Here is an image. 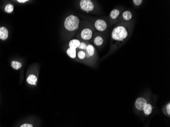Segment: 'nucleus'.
Instances as JSON below:
<instances>
[{
	"instance_id": "obj_1",
	"label": "nucleus",
	"mask_w": 170,
	"mask_h": 127,
	"mask_svg": "<svg viewBox=\"0 0 170 127\" xmlns=\"http://www.w3.org/2000/svg\"><path fill=\"white\" fill-rule=\"evenodd\" d=\"M129 32L124 26L119 25L113 29L112 33V38L113 40L117 42H123L129 36Z\"/></svg>"
},
{
	"instance_id": "obj_2",
	"label": "nucleus",
	"mask_w": 170,
	"mask_h": 127,
	"mask_svg": "<svg viewBox=\"0 0 170 127\" xmlns=\"http://www.w3.org/2000/svg\"><path fill=\"white\" fill-rule=\"evenodd\" d=\"M64 27L67 30L74 31L78 30L80 24V19L78 16L70 15L67 16L64 21Z\"/></svg>"
},
{
	"instance_id": "obj_3",
	"label": "nucleus",
	"mask_w": 170,
	"mask_h": 127,
	"mask_svg": "<svg viewBox=\"0 0 170 127\" xmlns=\"http://www.w3.org/2000/svg\"><path fill=\"white\" fill-rule=\"evenodd\" d=\"M80 7L83 11L89 12L94 9V5L90 0H82L80 2Z\"/></svg>"
},
{
	"instance_id": "obj_4",
	"label": "nucleus",
	"mask_w": 170,
	"mask_h": 127,
	"mask_svg": "<svg viewBox=\"0 0 170 127\" xmlns=\"http://www.w3.org/2000/svg\"><path fill=\"white\" fill-rule=\"evenodd\" d=\"M147 103L148 102L145 98L143 97H139L136 100L135 104L137 110L139 111H143Z\"/></svg>"
},
{
	"instance_id": "obj_5",
	"label": "nucleus",
	"mask_w": 170,
	"mask_h": 127,
	"mask_svg": "<svg viewBox=\"0 0 170 127\" xmlns=\"http://www.w3.org/2000/svg\"><path fill=\"white\" fill-rule=\"evenodd\" d=\"M94 26L97 30L100 32H103L106 29L108 25L106 21L99 19L95 22Z\"/></svg>"
},
{
	"instance_id": "obj_6",
	"label": "nucleus",
	"mask_w": 170,
	"mask_h": 127,
	"mask_svg": "<svg viewBox=\"0 0 170 127\" xmlns=\"http://www.w3.org/2000/svg\"><path fill=\"white\" fill-rule=\"evenodd\" d=\"M81 38L85 40H89L92 38L93 32L89 28H86L81 31L80 34Z\"/></svg>"
},
{
	"instance_id": "obj_7",
	"label": "nucleus",
	"mask_w": 170,
	"mask_h": 127,
	"mask_svg": "<svg viewBox=\"0 0 170 127\" xmlns=\"http://www.w3.org/2000/svg\"><path fill=\"white\" fill-rule=\"evenodd\" d=\"M8 37V31L4 27H0V39L5 40Z\"/></svg>"
},
{
	"instance_id": "obj_8",
	"label": "nucleus",
	"mask_w": 170,
	"mask_h": 127,
	"mask_svg": "<svg viewBox=\"0 0 170 127\" xmlns=\"http://www.w3.org/2000/svg\"><path fill=\"white\" fill-rule=\"evenodd\" d=\"M38 79L36 76L34 74H30L28 76V78L27 79V81L29 84L32 86H36Z\"/></svg>"
},
{
	"instance_id": "obj_9",
	"label": "nucleus",
	"mask_w": 170,
	"mask_h": 127,
	"mask_svg": "<svg viewBox=\"0 0 170 127\" xmlns=\"http://www.w3.org/2000/svg\"><path fill=\"white\" fill-rule=\"evenodd\" d=\"M80 42L78 39L71 40L69 42V48L76 49H78V46H80Z\"/></svg>"
},
{
	"instance_id": "obj_10",
	"label": "nucleus",
	"mask_w": 170,
	"mask_h": 127,
	"mask_svg": "<svg viewBox=\"0 0 170 127\" xmlns=\"http://www.w3.org/2000/svg\"><path fill=\"white\" fill-rule=\"evenodd\" d=\"M86 52L88 55V56H89V57H93L94 55L95 52L94 47L91 44H88L87 46Z\"/></svg>"
},
{
	"instance_id": "obj_11",
	"label": "nucleus",
	"mask_w": 170,
	"mask_h": 127,
	"mask_svg": "<svg viewBox=\"0 0 170 127\" xmlns=\"http://www.w3.org/2000/svg\"><path fill=\"white\" fill-rule=\"evenodd\" d=\"M152 110H153V107L151 104L147 103V105L145 107V108L144 109L143 111L146 116H149L150 114H151L152 112Z\"/></svg>"
},
{
	"instance_id": "obj_12",
	"label": "nucleus",
	"mask_w": 170,
	"mask_h": 127,
	"mask_svg": "<svg viewBox=\"0 0 170 127\" xmlns=\"http://www.w3.org/2000/svg\"><path fill=\"white\" fill-rule=\"evenodd\" d=\"M104 38L101 36H97L95 37L94 40V43L95 45L97 46H101L104 43Z\"/></svg>"
},
{
	"instance_id": "obj_13",
	"label": "nucleus",
	"mask_w": 170,
	"mask_h": 127,
	"mask_svg": "<svg viewBox=\"0 0 170 127\" xmlns=\"http://www.w3.org/2000/svg\"><path fill=\"white\" fill-rule=\"evenodd\" d=\"M122 16L125 21H128L131 20L132 19L133 15H132V13L131 12L126 10V11H125L123 13Z\"/></svg>"
},
{
	"instance_id": "obj_14",
	"label": "nucleus",
	"mask_w": 170,
	"mask_h": 127,
	"mask_svg": "<svg viewBox=\"0 0 170 127\" xmlns=\"http://www.w3.org/2000/svg\"><path fill=\"white\" fill-rule=\"evenodd\" d=\"M67 54L69 57L72 59H75L76 56V50L74 49L69 48L67 51Z\"/></svg>"
},
{
	"instance_id": "obj_15",
	"label": "nucleus",
	"mask_w": 170,
	"mask_h": 127,
	"mask_svg": "<svg viewBox=\"0 0 170 127\" xmlns=\"http://www.w3.org/2000/svg\"><path fill=\"white\" fill-rule=\"evenodd\" d=\"M120 13V12L119 10L117 9L112 10V11L110 12V18L113 19H115L119 16Z\"/></svg>"
},
{
	"instance_id": "obj_16",
	"label": "nucleus",
	"mask_w": 170,
	"mask_h": 127,
	"mask_svg": "<svg viewBox=\"0 0 170 127\" xmlns=\"http://www.w3.org/2000/svg\"><path fill=\"white\" fill-rule=\"evenodd\" d=\"M78 59L80 60H84L85 58H89V56H88L87 53H85L84 51H80L78 53Z\"/></svg>"
},
{
	"instance_id": "obj_17",
	"label": "nucleus",
	"mask_w": 170,
	"mask_h": 127,
	"mask_svg": "<svg viewBox=\"0 0 170 127\" xmlns=\"http://www.w3.org/2000/svg\"><path fill=\"white\" fill-rule=\"evenodd\" d=\"M11 67L14 69L19 70L21 67V64L17 61H12L11 62Z\"/></svg>"
},
{
	"instance_id": "obj_18",
	"label": "nucleus",
	"mask_w": 170,
	"mask_h": 127,
	"mask_svg": "<svg viewBox=\"0 0 170 127\" xmlns=\"http://www.w3.org/2000/svg\"><path fill=\"white\" fill-rule=\"evenodd\" d=\"M13 9H14V7L12 5V4H8V5L6 6V7L5 8V11L7 13H11L13 11Z\"/></svg>"
},
{
	"instance_id": "obj_19",
	"label": "nucleus",
	"mask_w": 170,
	"mask_h": 127,
	"mask_svg": "<svg viewBox=\"0 0 170 127\" xmlns=\"http://www.w3.org/2000/svg\"><path fill=\"white\" fill-rule=\"evenodd\" d=\"M87 46V45L86 43L84 42H80V46H78V49H81V50H83V51H84L85 53H87L86 52Z\"/></svg>"
},
{
	"instance_id": "obj_20",
	"label": "nucleus",
	"mask_w": 170,
	"mask_h": 127,
	"mask_svg": "<svg viewBox=\"0 0 170 127\" xmlns=\"http://www.w3.org/2000/svg\"><path fill=\"white\" fill-rule=\"evenodd\" d=\"M165 111L166 112L167 115L168 116H170V102H169L168 104L166 105L165 107Z\"/></svg>"
},
{
	"instance_id": "obj_21",
	"label": "nucleus",
	"mask_w": 170,
	"mask_h": 127,
	"mask_svg": "<svg viewBox=\"0 0 170 127\" xmlns=\"http://www.w3.org/2000/svg\"><path fill=\"white\" fill-rule=\"evenodd\" d=\"M133 4L136 6H140L143 3L142 0H133Z\"/></svg>"
},
{
	"instance_id": "obj_22",
	"label": "nucleus",
	"mask_w": 170,
	"mask_h": 127,
	"mask_svg": "<svg viewBox=\"0 0 170 127\" xmlns=\"http://www.w3.org/2000/svg\"><path fill=\"white\" fill-rule=\"evenodd\" d=\"M19 127H34L33 125L30 123H25L21 125Z\"/></svg>"
},
{
	"instance_id": "obj_23",
	"label": "nucleus",
	"mask_w": 170,
	"mask_h": 127,
	"mask_svg": "<svg viewBox=\"0 0 170 127\" xmlns=\"http://www.w3.org/2000/svg\"><path fill=\"white\" fill-rule=\"evenodd\" d=\"M18 2L21 3H25L26 2H28V0H17V1Z\"/></svg>"
}]
</instances>
